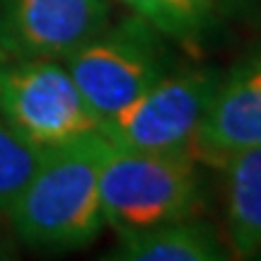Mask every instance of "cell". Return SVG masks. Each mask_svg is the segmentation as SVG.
Here are the masks:
<instances>
[{"label":"cell","mask_w":261,"mask_h":261,"mask_svg":"<svg viewBox=\"0 0 261 261\" xmlns=\"http://www.w3.org/2000/svg\"><path fill=\"white\" fill-rule=\"evenodd\" d=\"M256 145H261V46L220 77L191 155L223 165L232 152Z\"/></svg>","instance_id":"7"},{"label":"cell","mask_w":261,"mask_h":261,"mask_svg":"<svg viewBox=\"0 0 261 261\" xmlns=\"http://www.w3.org/2000/svg\"><path fill=\"white\" fill-rule=\"evenodd\" d=\"M218 83L220 75L211 68L165 75L121 112L104 119L99 133L119 148L191 155Z\"/></svg>","instance_id":"4"},{"label":"cell","mask_w":261,"mask_h":261,"mask_svg":"<svg viewBox=\"0 0 261 261\" xmlns=\"http://www.w3.org/2000/svg\"><path fill=\"white\" fill-rule=\"evenodd\" d=\"M162 37L148 19L133 12L116 24H107L65 56L68 73L99 123L167 75L169 51Z\"/></svg>","instance_id":"3"},{"label":"cell","mask_w":261,"mask_h":261,"mask_svg":"<svg viewBox=\"0 0 261 261\" xmlns=\"http://www.w3.org/2000/svg\"><path fill=\"white\" fill-rule=\"evenodd\" d=\"M10 256H12V254H10V247L0 240V259H10Z\"/></svg>","instance_id":"12"},{"label":"cell","mask_w":261,"mask_h":261,"mask_svg":"<svg viewBox=\"0 0 261 261\" xmlns=\"http://www.w3.org/2000/svg\"><path fill=\"white\" fill-rule=\"evenodd\" d=\"M138 17L148 19L165 37L198 44L213 27V0H123Z\"/></svg>","instance_id":"10"},{"label":"cell","mask_w":261,"mask_h":261,"mask_svg":"<svg viewBox=\"0 0 261 261\" xmlns=\"http://www.w3.org/2000/svg\"><path fill=\"white\" fill-rule=\"evenodd\" d=\"M99 196L104 220L119 234L187 220L201 203L196 158L109 143L99 167Z\"/></svg>","instance_id":"2"},{"label":"cell","mask_w":261,"mask_h":261,"mask_svg":"<svg viewBox=\"0 0 261 261\" xmlns=\"http://www.w3.org/2000/svg\"><path fill=\"white\" fill-rule=\"evenodd\" d=\"M225 169V223L227 247L249 259L261 252V145L232 152Z\"/></svg>","instance_id":"8"},{"label":"cell","mask_w":261,"mask_h":261,"mask_svg":"<svg viewBox=\"0 0 261 261\" xmlns=\"http://www.w3.org/2000/svg\"><path fill=\"white\" fill-rule=\"evenodd\" d=\"M109 17V0H0V48L19 61L65 58Z\"/></svg>","instance_id":"6"},{"label":"cell","mask_w":261,"mask_h":261,"mask_svg":"<svg viewBox=\"0 0 261 261\" xmlns=\"http://www.w3.org/2000/svg\"><path fill=\"white\" fill-rule=\"evenodd\" d=\"M0 114L39 148L61 145L99 130V119L85 102L65 65L51 58H29L0 65Z\"/></svg>","instance_id":"5"},{"label":"cell","mask_w":261,"mask_h":261,"mask_svg":"<svg viewBox=\"0 0 261 261\" xmlns=\"http://www.w3.org/2000/svg\"><path fill=\"white\" fill-rule=\"evenodd\" d=\"M44 148L19 136L5 119L0 121V215L8 213L37 169Z\"/></svg>","instance_id":"11"},{"label":"cell","mask_w":261,"mask_h":261,"mask_svg":"<svg viewBox=\"0 0 261 261\" xmlns=\"http://www.w3.org/2000/svg\"><path fill=\"white\" fill-rule=\"evenodd\" d=\"M109 140L99 130L44 148L29 184L8 211L12 230L34 249L68 252L92 244L107 225L99 167Z\"/></svg>","instance_id":"1"},{"label":"cell","mask_w":261,"mask_h":261,"mask_svg":"<svg viewBox=\"0 0 261 261\" xmlns=\"http://www.w3.org/2000/svg\"><path fill=\"white\" fill-rule=\"evenodd\" d=\"M8 54H5V51H3V48H0V65H3V63H5V61H8Z\"/></svg>","instance_id":"13"},{"label":"cell","mask_w":261,"mask_h":261,"mask_svg":"<svg viewBox=\"0 0 261 261\" xmlns=\"http://www.w3.org/2000/svg\"><path fill=\"white\" fill-rule=\"evenodd\" d=\"M119 261H223L230 247L211 225L198 220H177L150 230L121 234V242L109 254Z\"/></svg>","instance_id":"9"}]
</instances>
